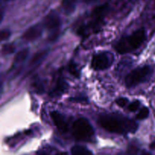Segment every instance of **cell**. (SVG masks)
Instances as JSON below:
<instances>
[{
    "label": "cell",
    "instance_id": "cell-6",
    "mask_svg": "<svg viewBox=\"0 0 155 155\" xmlns=\"http://www.w3.org/2000/svg\"><path fill=\"white\" fill-rule=\"evenodd\" d=\"M61 24V20L59 15L55 12H51L49 14L46 15L43 21V25L45 29L51 32V39H55L56 36H58V31Z\"/></svg>",
    "mask_w": 155,
    "mask_h": 155
},
{
    "label": "cell",
    "instance_id": "cell-2",
    "mask_svg": "<svg viewBox=\"0 0 155 155\" xmlns=\"http://www.w3.org/2000/svg\"><path fill=\"white\" fill-rule=\"evenodd\" d=\"M146 39V33L143 28L138 29L131 35L120 39L115 45V49L119 54H126L138 49Z\"/></svg>",
    "mask_w": 155,
    "mask_h": 155
},
{
    "label": "cell",
    "instance_id": "cell-5",
    "mask_svg": "<svg viewBox=\"0 0 155 155\" xmlns=\"http://www.w3.org/2000/svg\"><path fill=\"white\" fill-rule=\"evenodd\" d=\"M114 61V56L110 52L103 51L92 58L91 65L95 71H104L110 68Z\"/></svg>",
    "mask_w": 155,
    "mask_h": 155
},
{
    "label": "cell",
    "instance_id": "cell-21",
    "mask_svg": "<svg viewBox=\"0 0 155 155\" xmlns=\"http://www.w3.org/2000/svg\"><path fill=\"white\" fill-rule=\"evenodd\" d=\"M72 101H76V100H77V101H80V102H82V101H87V99H86V98H81V97H77V98H72Z\"/></svg>",
    "mask_w": 155,
    "mask_h": 155
},
{
    "label": "cell",
    "instance_id": "cell-25",
    "mask_svg": "<svg viewBox=\"0 0 155 155\" xmlns=\"http://www.w3.org/2000/svg\"><path fill=\"white\" fill-rule=\"evenodd\" d=\"M6 1H11V0H6Z\"/></svg>",
    "mask_w": 155,
    "mask_h": 155
},
{
    "label": "cell",
    "instance_id": "cell-15",
    "mask_svg": "<svg viewBox=\"0 0 155 155\" xmlns=\"http://www.w3.org/2000/svg\"><path fill=\"white\" fill-rule=\"evenodd\" d=\"M68 71H69V73L71 74V75L77 77V78H78V77H80V71H79L78 68H77V65L73 61L68 64Z\"/></svg>",
    "mask_w": 155,
    "mask_h": 155
},
{
    "label": "cell",
    "instance_id": "cell-4",
    "mask_svg": "<svg viewBox=\"0 0 155 155\" xmlns=\"http://www.w3.org/2000/svg\"><path fill=\"white\" fill-rule=\"evenodd\" d=\"M73 133L76 139L83 142H89L94 136L92 126L86 118L76 120L73 125Z\"/></svg>",
    "mask_w": 155,
    "mask_h": 155
},
{
    "label": "cell",
    "instance_id": "cell-7",
    "mask_svg": "<svg viewBox=\"0 0 155 155\" xmlns=\"http://www.w3.org/2000/svg\"><path fill=\"white\" fill-rule=\"evenodd\" d=\"M50 116H51L53 123H54L55 127H57L59 131L63 133H65L68 132V124L67 123L65 117L61 114L54 110V111L51 112Z\"/></svg>",
    "mask_w": 155,
    "mask_h": 155
},
{
    "label": "cell",
    "instance_id": "cell-11",
    "mask_svg": "<svg viewBox=\"0 0 155 155\" xmlns=\"http://www.w3.org/2000/svg\"><path fill=\"white\" fill-rule=\"evenodd\" d=\"M72 155H93L92 151H89L86 147L80 146V145H75L71 148Z\"/></svg>",
    "mask_w": 155,
    "mask_h": 155
},
{
    "label": "cell",
    "instance_id": "cell-19",
    "mask_svg": "<svg viewBox=\"0 0 155 155\" xmlns=\"http://www.w3.org/2000/svg\"><path fill=\"white\" fill-rule=\"evenodd\" d=\"M11 36V32L8 30H2L0 33V39L1 41L6 40V39H8Z\"/></svg>",
    "mask_w": 155,
    "mask_h": 155
},
{
    "label": "cell",
    "instance_id": "cell-24",
    "mask_svg": "<svg viewBox=\"0 0 155 155\" xmlns=\"http://www.w3.org/2000/svg\"><path fill=\"white\" fill-rule=\"evenodd\" d=\"M141 155H151V154H150L149 152H148V151H143Z\"/></svg>",
    "mask_w": 155,
    "mask_h": 155
},
{
    "label": "cell",
    "instance_id": "cell-17",
    "mask_svg": "<svg viewBox=\"0 0 155 155\" xmlns=\"http://www.w3.org/2000/svg\"><path fill=\"white\" fill-rule=\"evenodd\" d=\"M140 104H141L140 101H138V100H136V101H133V102L130 103V104H129L128 109L130 110V111L135 112L139 108V107H140Z\"/></svg>",
    "mask_w": 155,
    "mask_h": 155
},
{
    "label": "cell",
    "instance_id": "cell-1",
    "mask_svg": "<svg viewBox=\"0 0 155 155\" xmlns=\"http://www.w3.org/2000/svg\"><path fill=\"white\" fill-rule=\"evenodd\" d=\"M98 122L104 130L117 134L133 133L138 129V124L133 120L114 114L101 115Z\"/></svg>",
    "mask_w": 155,
    "mask_h": 155
},
{
    "label": "cell",
    "instance_id": "cell-16",
    "mask_svg": "<svg viewBox=\"0 0 155 155\" xmlns=\"http://www.w3.org/2000/svg\"><path fill=\"white\" fill-rule=\"evenodd\" d=\"M149 115V109L147 107H143L140 110H139V114L136 116V118L138 120H144L146 119Z\"/></svg>",
    "mask_w": 155,
    "mask_h": 155
},
{
    "label": "cell",
    "instance_id": "cell-9",
    "mask_svg": "<svg viewBox=\"0 0 155 155\" xmlns=\"http://www.w3.org/2000/svg\"><path fill=\"white\" fill-rule=\"evenodd\" d=\"M68 90V83L62 78V77H59L56 81L55 86L50 92L51 97H58L61 95Z\"/></svg>",
    "mask_w": 155,
    "mask_h": 155
},
{
    "label": "cell",
    "instance_id": "cell-3",
    "mask_svg": "<svg viewBox=\"0 0 155 155\" xmlns=\"http://www.w3.org/2000/svg\"><path fill=\"white\" fill-rule=\"evenodd\" d=\"M153 74V69L148 65L137 68L127 74L125 83L127 87L131 88L148 81Z\"/></svg>",
    "mask_w": 155,
    "mask_h": 155
},
{
    "label": "cell",
    "instance_id": "cell-23",
    "mask_svg": "<svg viewBox=\"0 0 155 155\" xmlns=\"http://www.w3.org/2000/svg\"><path fill=\"white\" fill-rule=\"evenodd\" d=\"M82 1H83L84 3H86V4H89V3L92 2L93 0H82Z\"/></svg>",
    "mask_w": 155,
    "mask_h": 155
},
{
    "label": "cell",
    "instance_id": "cell-10",
    "mask_svg": "<svg viewBox=\"0 0 155 155\" xmlns=\"http://www.w3.org/2000/svg\"><path fill=\"white\" fill-rule=\"evenodd\" d=\"M77 0H62L61 6L64 12L66 15H71L74 13L77 7Z\"/></svg>",
    "mask_w": 155,
    "mask_h": 155
},
{
    "label": "cell",
    "instance_id": "cell-20",
    "mask_svg": "<svg viewBox=\"0 0 155 155\" xmlns=\"http://www.w3.org/2000/svg\"><path fill=\"white\" fill-rule=\"evenodd\" d=\"M33 86H34L35 89H36V92H38V93H42V92H44L43 85L41 83H39V82H36L33 84Z\"/></svg>",
    "mask_w": 155,
    "mask_h": 155
},
{
    "label": "cell",
    "instance_id": "cell-8",
    "mask_svg": "<svg viewBox=\"0 0 155 155\" xmlns=\"http://www.w3.org/2000/svg\"><path fill=\"white\" fill-rule=\"evenodd\" d=\"M42 33V28L39 24H36L29 27L23 34L22 38L27 42H33L39 39Z\"/></svg>",
    "mask_w": 155,
    "mask_h": 155
},
{
    "label": "cell",
    "instance_id": "cell-13",
    "mask_svg": "<svg viewBox=\"0 0 155 155\" xmlns=\"http://www.w3.org/2000/svg\"><path fill=\"white\" fill-rule=\"evenodd\" d=\"M47 52H48L47 51H43L35 54L31 58V61H30V66H33L36 64L39 63L40 61H42L45 57V55L47 54Z\"/></svg>",
    "mask_w": 155,
    "mask_h": 155
},
{
    "label": "cell",
    "instance_id": "cell-12",
    "mask_svg": "<svg viewBox=\"0 0 155 155\" xmlns=\"http://www.w3.org/2000/svg\"><path fill=\"white\" fill-rule=\"evenodd\" d=\"M28 54H29L28 48H25V49L21 50V51H18V53H17L16 55H15L14 62H15V64H20L21 63V62L24 61L27 59V58L28 57Z\"/></svg>",
    "mask_w": 155,
    "mask_h": 155
},
{
    "label": "cell",
    "instance_id": "cell-14",
    "mask_svg": "<svg viewBox=\"0 0 155 155\" xmlns=\"http://www.w3.org/2000/svg\"><path fill=\"white\" fill-rule=\"evenodd\" d=\"M15 46L12 43H6L4 44L2 47V54L3 55H8L12 54L15 51Z\"/></svg>",
    "mask_w": 155,
    "mask_h": 155
},
{
    "label": "cell",
    "instance_id": "cell-18",
    "mask_svg": "<svg viewBox=\"0 0 155 155\" xmlns=\"http://www.w3.org/2000/svg\"><path fill=\"white\" fill-rule=\"evenodd\" d=\"M128 101H129L127 98L121 97V98H117V99L116 100V104H117L118 106H120V107H124L127 105V104H128Z\"/></svg>",
    "mask_w": 155,
    "mask_h": 155
},
{
    "label": "cell",
    "instance_id": "cell-22",
    "mask_svg": "<svg viewBox=\"0 0 155 155\" xmlns=\"http://www.w3.org/2000/svg\"><path fill=\"white\" fill-rule=\"evenodd\" d=\"M36 155H48V154H47L46 153L44 152V151H38V152L36 153Z\"/></svg>",
    "mask_w": 155,
    "mask_h": 155
}]
</instances>
